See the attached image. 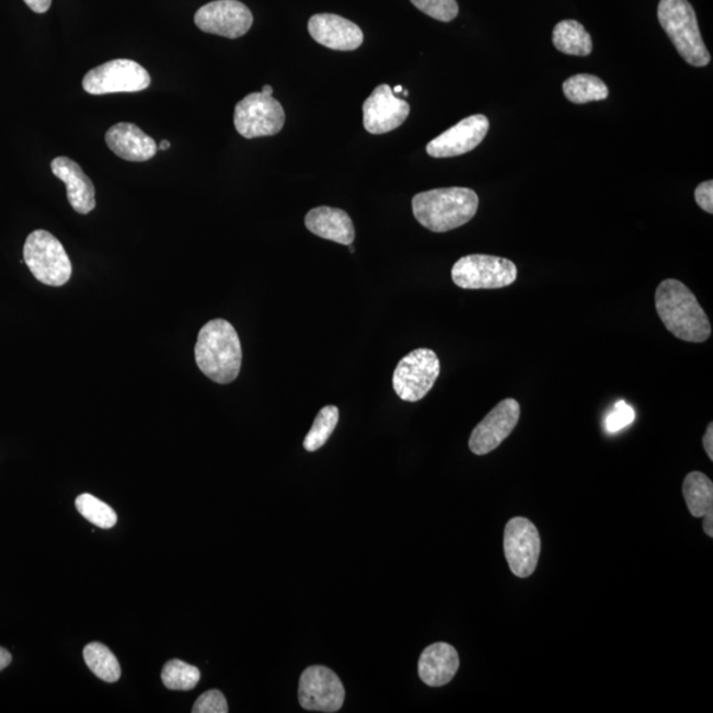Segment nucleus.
I'll use <instances>...</instances> for the list:
<instances>
[{
  "mask_svg": "<svg viewBox=\"0 0 713 713\" xmlns=\"http://www.w3.org/2000/svg\"><path fill=\"white\" fill-rule=\"evenodd\" d=\"M655 308L674 336L687 343H704L712 333L709 317L685 283L666 279L655 291Z\"/></svg>",
  "mask_w": 713,
  "mask_h": 713,
  "instance_id": "nucleus-1",
  "label": "nucleus"
},
{
  "mask_svg": "<svg viewBox=\"0 0 713 713\" xmlns=\"http://www.w3.org/2000/svg\"><path fill=\"white\" fill-rule=\"evenodd\" d=\"M198 369L211 381L228 384L235 381L241 371L242 348L240 337L229 321H209L198 333L195 346Z\"/></svg>",
  "mask_w": 713,
  "mask_h": 713,
  "instance_id": "nucleus-2",
  "label": "nucleus"
},
{
  "mask_svg": "<svg viewBox=\"0 0 713 713\" xmlns=\"http://www.w3.org/2000/svg\"><path fill=\"white\" fill-rule=\"evenodd\" d=\"M478 209V194L461 186L422 192L413 198L416 221L434 233L462 227L472 220Z\"/></svg>",
  "mask_w": 713,
  "mask_h": 713,
  "instance_id": "nucleus-3",
  "label": "nucleus"
},
{
  "mask_svg": "<svg viewBox=\"0 0 713 713\" xmlns=\"http://www.w3.org/2000/svg\"><path fill=\"white\" fill-rule=\"evenodd\" d=\"M658 21L677 48L692 67H706L711 55L700 34L695 10L689 0H660Z\"/></svg>",
  "mask_w": 713,
  "mask_h": 713,
  "instance_id": "nucleus-4",
  "label": "nucleus"
},
{
  "mask_svg": "<svg viewBox=\"0 0 713 713\" xmlns=\"http://www.w3.org/2000/svg\"><path fill=\"white\" fill-rule=\"evenodd\" d=\"M24 263L45 286L61 287L72 278V262L62 243L47 230H35L25 240Z\"/></svg>",
  "mask_w": 713,
  "mask_h": 713,
  "instance_id": "nucleus-5",
  "label": "nucleus"
},
{
  "mask_svg": "<svg viewBox=\"0 0 713 713\" xmlns=\"http://www.w3.org/2000/svg\"><path fill=\"white\" fill-rule=\"evenodd\" d=\"M516 263L501 256L473 254L462 256L452 267V280L464 290H498L517 280Z\"/></svg>",
  "mask_w": 713,
  "mask_h": 713,
  "instance_id": "nucleus-6",
  "label": "nucleus"
},
{
  "mask_svg": "<svg viewBox=\"0 0 713 713\" xmlns=\"http://www.w3.org/2000/svg\"><path fill=\"white\" fill-rule=\"evenodd\" d=\"M440 359L432 349L411 352L396 365L393 388L404 402H419L440 376Z\"/></svg>",
  "mask_w": 713,
  "mask_h": 713,
  "instance_id": "nucleus-7",
  "label": "nucleus"
},
{
  "mask_svg": "<svg viewBox=\"0 0 713 713\" xmlns=\"http://www.w3.org/2000/svg\"><path fill=\"white\" fill-rule=\"evenodd\" d=\"M150 85V73L140 64L126 59L102 64L89 70L82 80L83 90L93 95L137 93Z\"/></svg>",
  "mask_w": 713,
  "mask_h": 713,
  "instance_id": "nucleus-8",
  "label": "nucleus"
},
{
  "mask_svg": "<svg viewBox=\"0 0 713 713\" xmlns=\"http://www.w3.org/2000/svg\"><path fill=\"white\" fill-rule=\"evenodd\" d=\"M285 122L280 102L263 92L249 94L235 106V130L246 139L273 137L281 131Z\"/></svg>",
  "mask_w": 713,
  "mask_h": 713,
  "instance_id": "nucleus-9",
  "label": "nucleus"
},
{
  "mask_svg": "<svg viewBox=\"0 0 713 713\" xmlns=\"http://www.w3.org/2000/svg\"><path fill=\"white\" fill-rule=\"evenodd\" d=\"M504 550L514 575L525 579L534 574L541 555V537L536 525L524 517L510 519L505 528Z\"/></svg>",
  "mask_w": 713,
  "mask_h": 713,
  "instance_id": "nucleus-10",
  "label": "nucleus"
},
{
  "mask_svg": "<svg viewBox=\"0 0 713 713\" xmlns=\"http://www.w3.org/2000/svg\"><path fill=\"white\" fill-rule=\"evenodd\" d=\"M345 700L342 680L324 666H311L301 674L299 702L304 710L337 712Z\"/></svg>",
  "mask_w": 713,
  "mask_h": 713,
  "instance_id": "nucleus-11",
  "label": "nucleus"
},
{
  "mask_svg": "<svg viewBox=\"0 0 713 713\" xmlns=\"http://www.w3.org/2000/svg\"><path fill=\"white\" fill-rule=\"evenodd\" d=\"M253 22L252 11L238 0H216L203 5L195 15L198 28L228 38L246 35Z\"/></svg>",
  "mask_w": 713,
  "mask_h": 713,
  "instance_id": "nucleus-12",
  "label": "nucleus"
},
{
  "mask_svg": "<svg viewBox=\"0 0 713 713\" xmlns=\"http://www.w3.org/2000/svg\"><path fill=\"white\" fill-rule=\"evenodd\" d=\"M520 406L513 398L499 402L473 429L469 448L474 455L484 456L497 449L517 427Z\"/></svg>",
  "mask_w": 713,
  "mask_h": 713,
  "instance_id": "nucleus-13",
  "label": "nucleus"
},
{
  "mask_svg": "<svg viewBox=\"0 0 713 713\" xmlns=\"http://www.w3.org/2000/svg\"><path fill=\"white\" fill-rule=\"evenodd\" d=\"M487 131L490 119L483 114L471 115L429 141L426 150L429 157L439 159L464 156L480 146Z\"/></svg>",
  "mask_w": 713,
  "mask_h": 713,
  "instance_id": "nucleus-14",
  "label": "nucleus"
},
{
  "mask_svg": "<svg viewBox=\"0 0 713 713\" xmlns=\"http://www.w3.org/2000/svg\"><path fill=\"white\" fill-rule=\"evenodd\" d=\"M364 127L372 135H381L401 127L410 115V105L406 101L398 99L387 83L379 85L365 101Z\"/></svg>",
  "mask_w": 713,
  "mask_h": 713,
  "instance_id": "nucleus-15",
  "label": "nucleus"
},
{
  "mask_svg": "<svg viewBox=\"0 0 713 713\" xmlns=\"http://www.w3.org/2000/svg\"><path fill=\"white\" fill-rule=\"evenodd\" d=\"M308 31L314 42L333 50H356L364 43V32L356 23L333 14L313 15Z\"/></svg>",
  "mask_w": 713,
  "mask_h": 713,
  "instance_id": "nucleus-16",
  "label": "nucleus"
},
{
  "mask_svg": "<svg viewBox=\"0 0 713 713\" xmlns=\"http://www.w3.org/2000/svg\"><path fill=\"white\" fill-rule=\"evenodd\" d=\"M105 140L108 149L127 162H147L157 156V141L134 124L120 122L114 125L106 133Z\"/></svg>",
  "mask_w": 713,
  "mask_h": 713,
  "instance_id": "nucleus-17",
  "label": "nucleus"
},
{
  "mask_svg": "<svg viewBox=\"0 0 713 713\" xmlns=\"http://www.w3.org/2000/svg\"><path fill=\"white\" fill-rule=\"evenodd\" d=\"M54 175L67 185L68 202L77 214L89 215L95 208V188L80 164L74 160L60 157L50 164Z\"/></svg>",
  "mask_w": 713,
  "mask_h": 713,
  "instance_id": "nucleus-18",
  "label": "nucleus"
},
{
  "mask_svg": "<svg viewBox=\"0 0 713 713\" xmlns=\"http://www.w3.org/2000/svg\"><path fill=\"white\" fill-rule=\"evenodd\" d=\"M460 666L459 654L446 642L424 648L417 665V671L424 683L429 687L446 686L455 678Z\"/></svg>",
  "mask_w": 713,
  "mask_h": 713,
  "instance_id": "nucleus-19",
  "label": "nucleus"
},
{
  "mask_svg": "<svg viewBox=\"0 0 713 713\" xmlns=\"http://www.w3.org/2000/svg\"><path fill=\"white\" fill-rule=\"evenodd\" d=\"M306 227L314 235L349 246L356 238L355 225L343 209L319 207L308 211Z\"/></svg>",
  "mask_w": 713,
  "mask_h": 713,
  "instance_id": "nucleus-20",
  "label": "nucleus"
},
{
  "mask_svg": "<svg viewBox=\"0 0 713 713\" xmlns=\"http://www.w3.org/2000/svg\"><path fill=\"white\" fill-rule=\"evenodd\" d=\"M552 43L559 53L586 57L593 54V37L584 25L576 21H563L555 25L552 32Z\"/></svg>",
  "mask_w": 713,
  "mask_h": 713,
  "instance_id": "nucleus-21",
  "label": "nucleus"
},
{
  "mask_svg": "<svg viewBox=\"0 0 713 713\" xmlns=\"http://www.w3.org/2000/svg\"><path fill=\"white\" fill-rule=\"evenodd\" d=\"M683 496L690 513L695 518H703L713 510V484L709 475L691 472L686 475Z\"/></svg>",
  "mask_w": 713,
  "mask_h": 713,
  "instance_id": "nucleus-22",
  "label": "nucleus"
},
{
  "mask_svg": "<svg viewBox=\"0 0 713 713\" xmlns=\"http://www.w3.org/2000/svg\"><path fill=\"white\" fill-rule=\"evenodd\" d=\"M565 99L573 104H588V102L608 99L609 89L606 82L593 74H576L563 83Z\"/></svg>",
  "mask_w": 713,
  "mask_h": 713,
  "instance_id": "nucleus-23",
  "label": "nucleus"
},
{
  "mask_svg": "<svg viewBox=\"0 0 713 713\" xmlns=\"http://www.w3.org/2000/svg\"><path fill=\"white\" fill-rule=\"evenodd\" d=\"M83 659L90 670L107 683H115L120 678V666L111 648L100 644V642H92L83 648Z\"/></svg>",
  "mask_w": 713,
  "mask_h": 713,
  "instance_id": "nucleus-24",
  "label": "nucleus"
},
{
  "mask_svg": "<svg viewBox=\"0 0 713 713\" xmlns=\"http://www.w3.org/2000/svg\"><path fill=\"white\" fill-rule=\"evenodd\" d=\"M200 670L196 666L185 664V662L179 659L166 662L162 671L163 683L169 690H194L200 682Z\"/></svg>",
  "mask_w": 713,
  "mask_h": 713,
  "instance_id": "nucleus-25",
  "label": "nucleus"
},
{
  "mask_svg": "<svg viewBox=\"0 0 713 713\" xmlns=\"http://www.w3.org/2000/svg\"><path fill=\"white\" fill-rule=\"evenodd\" d=\"M76 507L83 518L97 526V528L112 529L117 525V513L104 501L92 496V494L83 493L77 497Z\"/></svg>",
  "mask_w": 713,
  "mask_h": 713,
  "instance_id": "nucleus-26",
  "label": "nucleus"
},
{
  "mask_svg": "<svg viewBox=\"0 0 713 713\" xmlns=\"http://www.w3.org/2000/svg\"><path fill=\"white\" fill-rule=\"evenodd\" d=\"M338 417L340 413L336 406H325L320 410L310 433L306 436L303 442L306 451L314 452L325 445L337 427Z\"/></svg>",
  "mask_w": 713,
  "mask_h": 713,
  "instance_id": "nucleus-27",
  "label": "nucleus"
},
{
  "mask_svg": "<svg viewBox=\"0 0 713 713\" xmlns=\"http://www.w3.org/2000/svg\"><path fill=\"white\" fill-rule=\"evenodd\" d=\"M417 10L439 22H452L459 15L456 0H411Z\"/></svg>",
  "mask_w": 713,
  "mask_h": 713,
  "instance_id": "nucleus-28",
  "label": "nucleus"
},
{
  "mask_svg": "<svg viewBox=\"0 0 713 713\" xmlns=\"http://www.w3.org/2000/svg\"><path fill=\"white\" fill-rule=\"evenodd\" d=\"M635 419L634 410L624 401L617 402L614 410L607 416L606 428L609 434L621 432Z\"/></svg>",
  "mask_w": 713,
  "mask_h": 713,
  "instance_id": "nucleus-29",
  "label": "nucleus"
},
{
  "mask_svg": "<svg viewBox=\"0 0 713 713\" xmlns=\"http://www.w3.org/2000/svg\"><path fill=\"white\" fill-rule=\"evenodd\" d=\"M194 713H228L229 706L223 693L218 690H210L196 700Z\"/></svg>",
  "mask_w": 713,
  "mask_h": 713,
  "instance_id": "nucleus-30",
  "label": "nucleus"
},
{
  "mask_svg": "<svg viewBox=\"0 0 713 713\" xmlns=\"http://www.w3.org/2000/svg\"><path fill=\"white\" fill-rule=\"evenodd\" d=\"M695 202L706 214H713V182H704L695 189Z\"/></svg>",
  "mask_w": 713,
  "mask_h": 713,
  "instance_id": "nucleus-31",
  "label": "nucleus"
},
{
  "mask_svg": "<svg viewBox=\"0 0 713 713\" xmlns=\"http://www.w3.org/2000/svg\"><path fill=\"white\" fill-rule=\"evenodd\" d=\"M24 3L27 4L32 11L36 12V14H44V12H47L50 9L53 0H24Z\"/></svg>",
  "mask_w": 713,
  "mask_h": 713,
  "instance_id": "nucleus-32",
  "label": "nucleus"
},
{
  "mask_svg": "<svg viewBox=\"0 0 713 713\" xmlns=\"http://www.w3.org/2000/svg\"><path fill=\"white\" fill-rule=\"evenodd\" d=\"M703 447L705 453L709 455L710 460H713V423H710L709 428H706L703 438Z\"/></svg>",
  "mask_w": 713,
  "mask_h": 713,
  "instance_id": "nucleus-33",
  "label": "nucleus"
},
{
  "mask_svg": "<svg viewBox=\"0 0 713 713\" xmlns=\"http://www.w3.org/2000/svg\"><path fill=\"white\" fill-rule=\"evenodd\" d=\"M703 529L706 536L713 537V510L705 514Z\"/></svg>",
  "mask_w": 713,
  "mask_h": 713,
  "instance_id": "nucleus-34",
  "label": "nucleus"
},
{
  "mask_svg": "<svg viewBox=\"0 0 713 713\" xmlns=\"http://www.w3.org/2000/svg\"><path fill=\"white\" fill-rule=\"evenodd\" d=\"M12 657L10 652L5 648L0 647V671L4 670L11 664Z\"/></svg>",
  "mask_w": 713,
  "mask_h": 713,
  "instance_id": "nucleus-35",
  "label": "nucleus"
},
{
  "mask_svg": "<svg viewBox=\"0 0 713 713\" xmlns=\"http://www.w3.org/2000/svg\"><path fill=\"white\" fill-rule=\"evenodd\" d=\"M171 143L169 140H163L162 143H160L159 149L160 150H170Z\"/></svg>",
  "mask_w": 713,
  "mask_h": 713,
  "instance_id": "nucleus-36",
  "label": "nucleus"
},
{
  "mask_svg": "<svg viewBox=\"0 0 713 713\" xmlns=\"http://www.w3.org/2000/svg\"><path fill=\"white\" fill-rule=\"evenodd\" d=\"M262 92L265 93V94H268V95H273L274 89H273V87L266 85V87H263Z\"/></svg>",
  "mask_w": 713,
  "mask_h": 713,
  "instance_id": "nucleus-37",
  "label": "nucleus"
},
{
  "mask_svg": "<svg viewBox=\"0 0 713 713\" xmlns=\"http://www.w3.org/2000/svg\"><path fill=\"white\" fill-rule=\"evenodd\" d=\"M393 92H394V94H400V93L403 92V88L402 87H396L395 89H393Z\"/></svg>",
  "mask_w": 713,
  "mask_h": 713,
  "instance_id": "nucleus-38",
  "label": "nucleus"
},
{
  "mask_svg": "<svg viewBox=\"0 0 713 713\" xmlns=\"http://www.w3.org/2000/svg\"><path fill=\"white\" fill-rule=\"evenodd\" d=\"M349 250H350V253H355V248H353L352 245H349Z\"/></svg>",
  "mask_w": 713,
  "mask_h": 713,
  "instance_id": "nucleus-39",
  "label": "nucleus"
}]
</instances>
